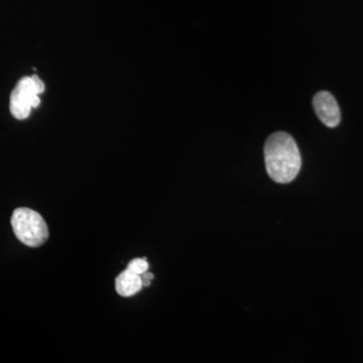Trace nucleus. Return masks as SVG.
Here are the masks:
<instances>
[{"label":"nucleus","mask_w":363,"mask_h":363,"mask_svg":"<svg viewBox=\"0 0 363 363\" xmlns=\"http://www.w3.org/2000/svg\"><path fill=\"white\" fill-rule=\"evenodd\" d=\"M264 162L269 178L279 184L295 180L302 166L295 140L284 131L272 133L264 145Z\"/></svg>","instance_id":"1"},{"label":"nucleus","mask_w":363,"mask_h":363,"mask_svg":"<svg viewBox=\"0 0 363 363\" xmlns=\"http://www.w3.org/2000/svg\"><path fill=\"white\" fill-rule=\"evenodd\" d=\"M11 223L14 235L26 247H39L49 238V229L42 215L30 208L14 210Z\"/></svg>","instance_id":"2"},{"label":"nucleus","mask_w":363,"mask_h":363,"mask_svg":"<svg viewBox=\"0 0 363 363\" xmlns=\"http://www.w3.org/2000/svg\"><path fill=\"white\" fill-rule=\"evenodd\" d=\"M40 104V94L38 93L33 78L21 79L11 92V102H9V109L14 118L18 121L28 118L32 108H37Z\"/></svg>","instance_id":"3"},{"label":"nucleus","mask_w":363,"mask_h":363,"mask_svg":"<svg viewBox=\"0 0 363 363\" xmlns=\"http://www.w3.org/2000/svg\"><path fill=\"white\" fill-rule=\"evenodd\" d=\"M313 107L320 121L328 128H336L340 123L341 113L337 101L327 91H320L315 95Z\"/></svg>","instance_id":"4"},{"label":"nucleus","mask_w":363,"mask_h":363,"mask_svg":"<svg viewBox=\"0 0 363 363\" xmlns=\"http://www.w3.org/2000/svg\"><path fill=\"white\" fill-rule=\"evenodd\" d=\"M142 288V277L140 274H135V272L128 271V269L121 272L116 278V292L123 297H131V296L140 292Z\"/></svg>","instance_id":"5"},{"label":"nucleus","mask_w":363,"mask_h":363,"mask_svg":"<svg viewBox=\"0 0 363 363\" xmlns=\"http://www.w3.org/2000/svg\"><path fill=\"white\" fill-rule=\"evenodd\" d=\"M128 269L142 276L143 274H145L149 269V262L145 259H135L128 262Z\"/></svg>","instance_id":"6"},{"label":"nucleus","mask_w":363,"mask_h":363,"mask_svg":"<svg viewBox=\"0 0 363 363\" xmlns=\"http://www.w3.org/2000/svg\"><path fill=\"white\" fill-rule=\"evenodd\" d=\"M32 78L33 83H35V88H37L38 93H39V94H42L45 91V84L44 82H43L42 79H40L38 75H33Z\"/></svg>","instance_id":"7"},{"label":"nucleus","mask_w":363,"mask_h":363,"mask_svg":"<svg viewBox=\"0 0 363 363\" xmlns=\"http://www.w3.org/2000/svg\"><path fill=\"white\" fill-rule=\"evenodd\" d=\"M140 277H142L143 286H149L150 281L154 279V274H150L149 272H145V274H143Z\"/></svg>","instance_id":"8"}]
</instances>
